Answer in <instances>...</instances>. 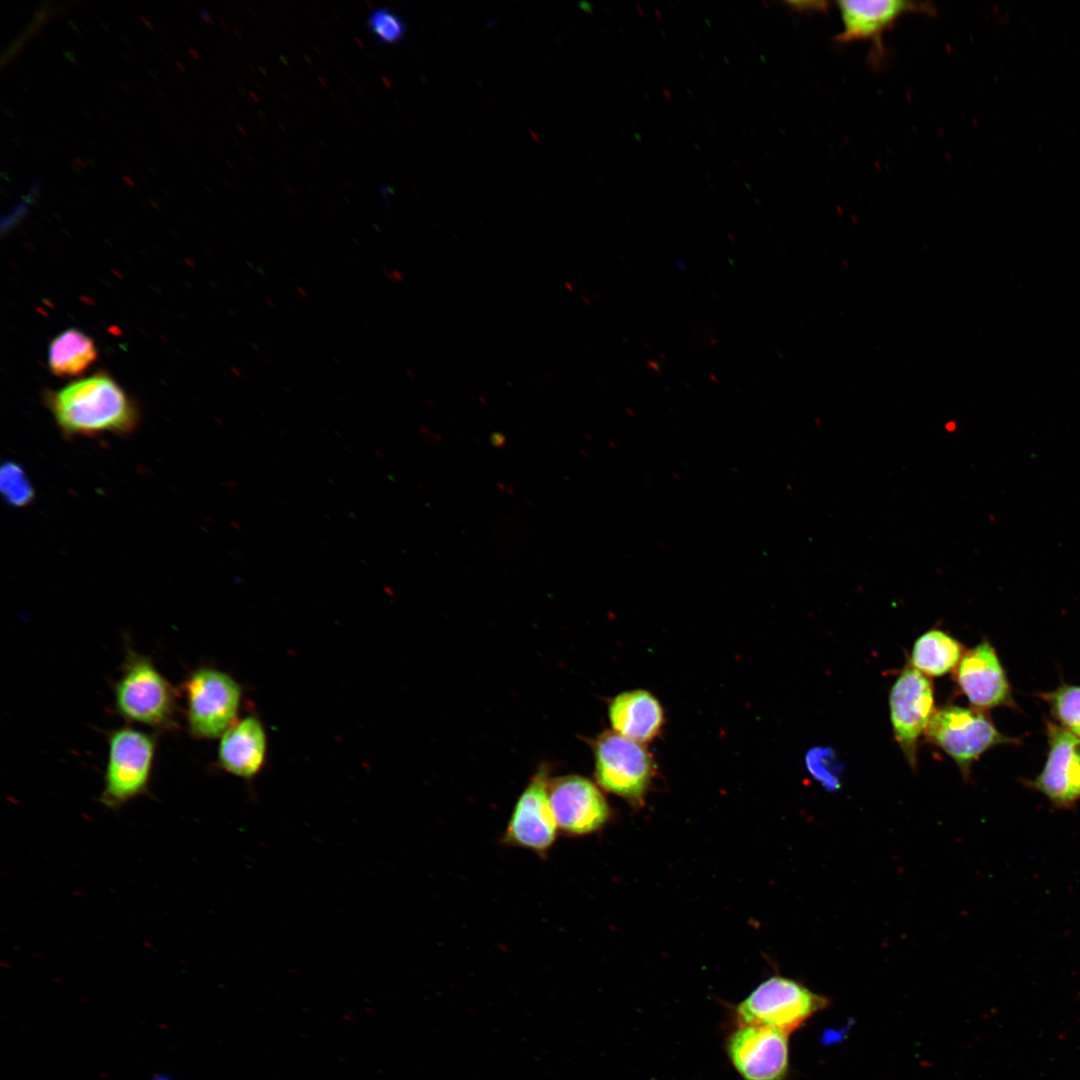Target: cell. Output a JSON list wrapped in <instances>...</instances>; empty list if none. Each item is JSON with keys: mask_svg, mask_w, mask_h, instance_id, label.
Wrapping results in <instances>:
<instances>
[{"mask_svg": "<svg viewBox=\"0 0 1080 1080\" xmlns=\"http://www.w3.org/2000/svg\"><path fill=\"white\" fill-rule=\"evenodd\" d=\"M65 437L128 435L140 419L134 400L109 375L100 372L46 393L44 398Z\"/></svg>", "mask_w": 1080, "mask_h": 1080, "instance_id": "1", "label": "cell"}, {"mask_svg": "<svg viewBox=\"0 0 1080 1080\" xmlns=\"http://www.w3.org/2000/svg\"><path fill=\"white\" fill-rule=\"evenodd\" d=\"M829 1000L800 982L773 975L758 984L734 1007L736 1025H763L787 1034L799 1029Z\"/></svg>", "mask_w": 1080, "mask_h": 1080, "instance_id": "2", "label": "cell"}, {"mask_svg": "<svg viewBox=\"0 0 1080 1080\" xmlns=\"http://www.w3.org/2000/svg\"><path fill=\"white\" fill-rule=\"evenodd\" d=\"M182 689L188 728L194 737H221L237 721L242 688L226 672L199 668L186 678Z\"/></svg>", "mask_w": 1080, "mask_h": 1080, "instance_id": "3", "label": "cell"}, {"mask_svg": "<svg viewBox=\"0 0 1080 1080\" xmlns=\"http://www.w3.org/2000/svg\"><path fill=\"white\" fill-rule=\"evenodd\" d=\"M108 744L100 801L109 808H119L146 791L156 742L145 732L123 727L111 733Z\"/></svg>", "mask_w": 1080, "mask_h": 1080, "instance_id": "4", "label": "cell"}, {"mask_svg": "<svg viewBox=\"0 0 1080 1080\" xmlns=\"http://www.w3.org/2000/svg\"><path fill=\"white\" fill-rule=\"evenodd\" d=\"M114 695L118 712L130 721L156 728L173 722L174 689L144 656L132 654L127 658Z\"/></svg>", "mask_w": 1080, "mask_h": 1080, "instance_id": "5", "label": "cell"}, {"mask_svg": "<svg viewBox=\"0 0 1080 1080\" xmlns=\"http://www.w3.org/2000/svg\"><path fill=\"white\" fill-rule=\"evenodd\" d=\"M923 736L952 758L965 779L974 760L992 746L1008 741L984 713L957 705L936 709Z\"/></svg>", "mask_w": 1080, "mask_h": 1080, "instance_id": "6", "label": "cell"}, {"mask_svg": "<svg viewBox=\"0 0 1080 1080\" xmlns=\"http://www.w3.org/2000/svg\"><path fill=\"white\" fill-rule=\"evenodd\" d=\"M596 779L606 791L639 806L654 775L650 754L617 732L602 734L595 745Z\"/></svg>", "mask_w": 1080, "mask_h": 1080, "instance_id": "7", "label": "cell"}, {"mask_svg": "<svg viewBox=\"0 0 1080 1080\" xmlns=\"http://www.w3.org/2000/svg\"><path fill=\"white\" fill-rule=\"evenodd\" d=\"M889 707L895 740L911 769L916 770L918 741L936 710L931 679L907 665L891 687Z\"/></svg>", "mask_w": 1080, "mask_h": 1080, "instance_id": "8", "label": "cell"}, {"mask_svg": "<svg viewBox=\"0 0 1080 1080\" xmlns=\"http://www.w3.org/2000/svg\"><path fill=\"white\" fill-rule=\"evenodd\" d=\"M789 1034L769 1026L736 1025L725 1051L742 1080H784L789 1073Z\"/></svg>", "mask_w": 1080, "mask_h": 1080, "instance_id": "9", "label": "cell"}, {"mask_svg": "<svg viewBox=\"0 0 1080 1080\" xmlns=\"http://www.w3.org/2000/svg\"><path fill=\"white\" fill-rule=\"evenodd\" d=\"M548 796L557 827L566 835L595 833L610 819L604 795L587 778L570 775L548 781Z\"/></svg>", "mask_w": 1080, "mask_h": 1080, "instance_id": "10", "label": "cell"}, {"mask_svg": "<svg viewBox=\"0 0 1080 1080\" xmlns=\"http://www.w3.org/2000/svg\"><path fill=\"white\" fill-rule=\"evenodd\" d=\"M557 830L548 796V780L540 773L520 795L501 842L544 857L556 840Z\"/></svg>", "mask_w": 1080, "mask_h": 1080, "instance_id": "11", "label": "cell"}, {"mask_svg": "<svg viewBox=\"0 0 1080 1080\" xmlns=\"http://www.w3.org/2000/svg\"><path fill=\"white\" fill-rule=\"evenodd\" d=\"M953 672L960 691L978 709L997 707L1010 699L1004 670L994 648L987 641L965 651Z\"/></svg>", "mask_w": 1080, "mask_h": 1080, "instance_id": "12", "label": "cell"}, {"mask_svg": "<svg viewBox=\"0 0 1080 1080\" xmlns=\"http://www.w3.org/2000/svg\"><path fill=\"white\" fill-rule=\"evenodd\" d=\"M1033 786L1057 806H1070L1080 798L1079 736L1050 726L1047 762Z\"/></svg>", "mask_w": 1080, "mask_h": 1080, "instance_id": "13", "label": "cell"}, {"mask_svg": "<svg viewBox=\"0 0 1080 1080\" xmlns=\"http://www.w3.org/2000/svg\"><path fill=\"white\" fill-rule=\"evenodd\" d=\"M843 31L836 40L848 43L857 40L879 41L883 32L908 12H929L928 4L901 0H847L837 2Z\"/></svg>", "mask_w": 1080, "mask_h": 1080, "instance_id": "14", "label": "cell"}, {"mask_svg": "<svg viewBox=\"0 0 1080 1080\" xmlns=\"http://www.w3.org/2000/svg\"><path fill=\"white\" fill-rule=\"evenodd\" d=\"M267 736L256 716L237 720L221 737L218 764L226 772L244 779L260 773L266 761Z\"/></svg>", "mask_w": 1080, "mask_h": 1080, "instance_id": "15", "label": "cell"}, {"mask_svg": "<svg viewBox=\"0 0 1080 1080\" xmlns=\"http://www.w3.org/2000/svg\"><path fill=\"white\" fill-rule=\"evenodd\" d=\"M609 718L615 732L638 743L655 738L664 721L659 701L645 690L617 695L609 706Z\"/></svg>", "mask_w": 1080, "mask_h": 1080, "instance_id": "16", "label": "cell"}, {"mask_svg": "<svg viewBox=\"0 0 1080 1080\" xmlns=\"http://www.w3.org/2000/svg\"><path fill=\"white\" fill-rule=\"evenodd\" d=\"M965 651L947 632L930 629L914 642L910 665L928 677H939L954 671Z\"/></svg>", "mask_w": 1080, "mask_h": 1080, "instance_id": "17", "label": "cell"}, {"mask_svg": "<svg viewBox=\"0 0 1080 1080\" xmlns=\"http://www.w3.org/2000/svg\"><path fill=\"white\" fill-rule=\"evenodd\" d=\"M93 340L77 329H68L57 335L48 349V366L59 377H72L84 373L97 358Z\"/></svg>", "mask_w": 1080, "mask_h": 1080, "instance_id": "18", "label": "cell"}, {"mask_svg": "<svg viewBox=\"0 0 1080 1080\" xmlns=\"http://www.w3.org/2000/svg\"><path fill=\"white\" fill-rule=\"evenodd\" d=\"M805 765L810 776L826 790L840 789L844 765L833 748L817 746L809 749L805 755Z\"/></svg>", "mask_w": 1080, "mask_h": 1080, "instance_id": "19", "label": "cell"}, {"mask_svg": "<svg viewBox=\"0 0 1080 1080\" xmlns=\"http://www.w3.org/2000/svg\"><path fill=\"white\" fill-rule=\"evenodd\" d=\"M0 492L7 504L25 507L33 501L35 490L22 465L7 461L0 468Z\"/></svg>", "mask_w": 1080, "mask_h": 1080, "instance_id": "20", "label": "cell"}, {"mask_svg": "<svg viewBox=\"0 0 1080 1080\" xmlns=\"http://www.w3.org/2000/svg\"><path fill=\"white\" fill-rule=\"evenodd\" d=\"M1057 717L1080 737V687L1064 686L1051 695Z\"/></svg>", "mask_w": 1080, "mask_h": 1080, "instance_id": "21", "label": "cell"}, {"mask_svg": "<svg viewBox=\"0 0 1080 1080\" xmlns=\"http://www.w3.org/2000/svg\"><path fill=\"white\" fill-rule=\"evenodd\" d=\"M369 30L382 43H395L403 38L406 24L389 8H378L368 18Z\"/></svg>", "mask_w": 1080, "mask_h": 1080, "instance_id": "22", "label": "cell"}, {"mask_svg": "<svg viewBox=\"0 0 1080 1080\" xmlns=\"http://www.w3.org/2000/svg\"><path fill=\"white\" fill-rule=\"evenodd\" d=\"M41 187H42V180L40 178L34 179V181L32 183V186L29 189V195L32 196L33 198L39 197Z\"/></svg>", "mask_w": 1080, "mask_h": 1080, "instance_id": "23", "label": "cell"}, {"mask_svg": "<svg viewBox=\"0 0 1080 1080\" xmlns=\"http://www.w3.org/2000/svg\"><path fill=\"white\" fill-rule=\"evenodd\" d=\"M199 15L203 20L210 21V14L207 11H201Z\"/></svg>", "mask_w": 1080, "mask_h": 1080, "instance_id": "24", "label": "cell"}, {"mask_svg": "<svg viewBox=\"0 0 1080 1080\" xmlns=\"http://www.w3.org/2000/svg\"><path fill=\"white\" fill-rule=\"evenodd\" d=\"M123 179H124V181H125V182H126L127 184H129L130 186H132V187H136L135 183H134V182H133V181H132V180L130 179V177H127V176H123Z\"/></svg>", "mask_w": 1080, "mask_h": 1080, "instance_id": "25", "label": "cell"}, {"mask_svg": "<svg viewBox=\"0 0 1080 1080\" xmlns=\"http://www.w3.org/2000/svg\"><path fill=\"white\" fill-rule=\"evenodd\" d=\"M189 52L191 53V55H193V57L195 59H199L198 54L196 53V51L193 48L190 47Z\"/></svg>", "mask_w": 1080, "mask_h": 1080, "instance_id": "26", "label": "cell"}, {"mask_svg": "<svg viewBox=\"0 0 1080 1080\" xmlns=\"http://www.w3.org/2000/svg\"><path fill=\"white\" fill-rule=\"evenodd\" d=\"M141 20L145 23V25L147 27L152 28V26L150 25V22L145 17L141 16Z\"/></svg>", "mask_w": 1080, "mask_h": 1080, "instance_id": "27", "label": "cell"}, {"mask_svg": "<svg viewBox=\"0 0 1080 1080\" xmlns=\"http://www.w3.org/2000/svg\"><path fill=\"white\" fill-rule=\"evenodd\" d=\"M176 65H177V67H178V68H179V69H180V70H181L182 72H185V71H186V69H185V67H184V65H183L182 63H180V62H176Z\"/></svg>", "mask_w": 1080, "mask_h": 1080, "instance_id": "28", "label": "cell"}, {"mask_svg": "<svg viewBox=\"0 0 1080 1080\" xmlns=\"http://www.w3.org/2000/svg\"><path fill=\"white\" fill-rule=\"evenodd\" d=\"M154 1080H167V1079H162V1078H159V1079H154Z\"/></svg>", "mask_w": 1080, "mask_h": 1080, "instance_id": "29", "label": "cell"}]
</instances>
